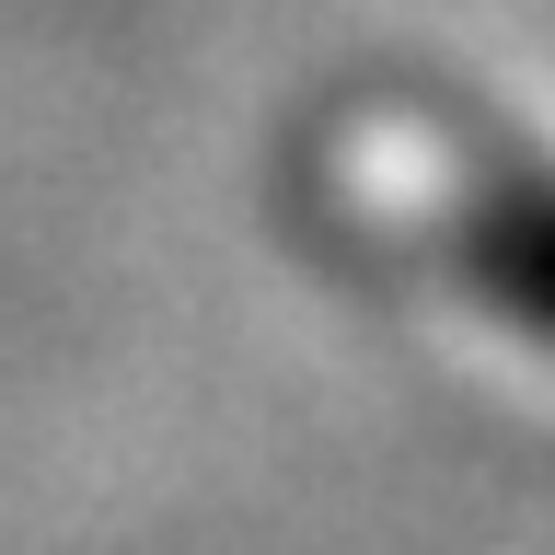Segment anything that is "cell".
<instances>
[{
    "label": "cell",
    "instance_id": "1",
    "mask_svg": "<svg viewBox=\"0 0 555 555\" xmlns=\"http://www.w3.org/2000/svg\"><path fill=\"white\" fill-rule=\"evenodd\" d=\"M451 267L498 324H520L532 347H555V173L498 163L475 197L451 208Z\"/></svg>",
    "mask_w": 555,
    "mask_h": 555
}]
</instances>
